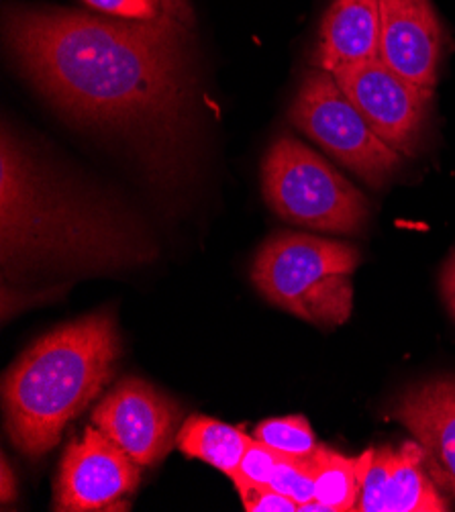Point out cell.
I'll return each instance as SVG.
<instances>
[{"label":"cell","mask_w":455,"mask_h":512,"mask_svg":"<svg viewBox=\"0 0 455 512\" xmlns=\"http://www.w3.org/2000/svg\"><path fill=\"white\" fill-rule=\"evenodd\" d=\"M441 292H443V300L447 304V309L451 313V317L455 319V253L449 258V262L443 268L441 274Z\"/></svg>","instance_id":"44dd1931"},{"label":"cell","mask_w":455,"mask_h":512,"mask_svg":"<svg viewBox=\"0 0 455 512\" xmlns=\"http://www.w3.org/2000/svg\"><path fill=\"white\" fill-rule=\"evenodd\" d=\"M364 455L362 492L353 512H445L427 468L421 443L404 441L398 447L368 449Z\"/></svg>","instance_id":"8fae6325"},{"label":"cell","mask_w":455,"mask_h":512,"mask_svg":"<svg viewBox=\"0 0 455 512\" xmlns=\"http://www.w3.org/2000/svg\"><path fill=\"white\" fill-rule=\"evenodd\" d=\"M447 35L431 0H380V60L411 84L435 90Z\"/></svg>","instance_id":"30bf717a"},{"label":"cell","mask_w":455,"mask_h":512,"mask_svg":"<svg viewBox=\"0 0 455 512\" xmlns=\"http://www.w3.org/2000/svg\"><path fill=\"white\" fill-rule=\"evenodd\" d=\"M235 488L247 512H298V504L272 486L235 484Z\"/></svg>","instance_id":"ffe728a7"},{"label":"cell","mask_w":455,"mask_h":512,"mask_svg":"<svg viewBox=\"0 0 455 512\" xmlns=\"http://www.w3.org/2000/svg\"><path fill=\"white\" fill-rule=\"evenodd\" d=\"M254 439L262 441L276 453L290 457H309L321 447L309 421L300 415L260 423L254 429Z\"/></svg>","instance_id":"e0dca14e"},{"label":"cell","mask_w":455,"mask_h":512,"mask_svg":"<svg viewBox=\"0 0 455 512\" xmlns=\"http://www.w3.org/2000/svg\"><path fill=\"white\" fill-rule=\"evenodd\" d=\"M268 207L286 223L315 231L360 235L370 202L335 166L294 137L272 143L262 166Z\"/></svg>","instance_id":"5b68a950"},{"label":"cell","mask_w":455,"mask_h":512,"mask_svg":"<svg viewBox=\"0 0 455 512\" xmlns=\"http://www.w3.org/2000/svg\"><path fill=\"white\" fill-rule=\"evenodd\" d=\"M315 453L309 457L280 455L270 486L280 494L292 498L298 506L315 500Z\"/></svg>","instance_id":"ac0fdd59"},{"label":"cell","mask_w":455,"mask_h":512,"mask_svg":"<svg viewBox=\"0 0 455 512\" xmlns=\"http://www.w3.org/2000/svg\"><path fill=\"white\" fill-rule=\"evenodd\" d=\"M290 123L374 188L390 182L402 168L400 153L376 135L327 70L317 68L302 80L290 109Z\"/></svg>","instance_id":"8992f818"},{"label":"cell","mask_w":455,"mask_h":512,"mask_svg":"<svg viewBox=\"0 0 455 512\" xmlns=\"http://www.w3.org/2000/svg\"><path fill=\"white\" fill-rule=\"evenodd\" d=\"M141 482V466L98 427H86L60 464L54 510H123V498Z\"/></svg>","instance_id":"9c48e42d"},{"label":"cell","mask_w":455,"mask_h":512,"mask_svg":"<svg viewBox=\"0 0 455 512\" xmlns=\"http://www.w3.org/2000/svg\"><path fill=\"white\" fill-rule=\"evenodd\" d=\"M188 27L60 7H9L21 72L68 117L143 143L180 141L190 107Z\"/></svg>","instance_id":"6da1fadb"},{"label":"cell","mask_w":455,"mask_h":512,"mask_svg":"<svg viewBox=\"0 0 455 512\" xmlns=\"http://www.w3.org/2000/svg\"><path fill=\"white\" fill-rule=\"evenodd\" d=\"M333 76L384 143L400 156H415L429 127L433 90L404 80L380 58L337 70Z\"/></svg>","instance_id":"52a82bcc"},{"label":"cell","mask_w":455,"mask_h":512,"mask_svg":"<svg viewBox=\"0 0 455 512\" xmlns=\"http://www.w3.org/2000/svg\"><path fill=\"white\" fill-rule=\"evenodd\" d=\"M3 268L35 264L119 268L145 262V235L105 198L60 178L31 147L3 127L0 151Z\"/></svg>","instance_id":"7a4b0ae2"},{"label":"cell","mask_w":455,"mask_h":512,"mask_svg":"<svg viewBox=\"0 0 455 512\" xmlns=\"http://www.w3.org/2000/svg\"><path fill=\"white\" fill-rule=\"evenodd\" d=\"M251 443V437L227 423L192 415L178 431L176 447L200 462H207L229 478L237 472L241 459Z\"/></svg>","instance_id":"5bb4252c"},{"label":"cell","mask_w":455,"mask_h":512,"mask_svg":"<svg viewBox=\"0 0 455 512\" xmlns=\"http://www.w3.org/2000/svg\"><path fill=\"white\" fill-rule=\"evenodd\" d=\"M380 56V0H333L327 9L315 66L337 72Z\"/></svg>","instance_id":"4fadbf2b"},{"label":"cell","mask_w":455,"mask_h":512,"mask_svg":"<svg viewBox=\"0 0 455 512\" xmlns=\"http://www.w3.org/2000/svg\"><path fill=\"white\" fill-rule=\"evenodd\" d=\"M123 353L107 311L58 327L35 341L3 380L5 423L13 445L39 457L111 382Z\"/></svg>","instance_id":"3957f363"},{"label":"cell","mask_w":455,"mask_h":512,"mask_svg":"<svg viewBox=\"0 0 455 512\" xmlns=\"http://www.w3.org/2000/svg\"><path fill=\"white\" fill-rule=\"evenodd\" d=\"M392 411L421 443L433 480L455 498V380L404 390Z\"/></svg>","instance_id":"7c38bea8"},{"label":"cell","mask_w":455,"mask_h":512,"mask_svg":"<svg viewBox=\"0 0 455 512\" xmlns=\"http://www.w3.org/2000/svg\"><path fill=\"white\" fill-rule=\"evenodd\" d=\"M315 457V498L331 506L333 512L356 510L364 480V455L347 457L321 445Z\"/></svg>","instance_id":"9a60e30c"},{"label":"cell","mask_w":455,"mask_h":512,"mask_svg":"<svg viewBox=\"0 0 455 512\" xmlns=\"http://www.w3.org/2000/svg\"><path fill=\"white\" fill-rule=\"evenodd\" d=\"M360 262V251L349 243L307 233H282L262 245L251 280L280 309L331 329L351 315V274Z\"/></svg>","instance_id":"277c9868"},{"label":"cell","mask_w":455,"mask_h":512,"mask_svg":"<svg viewBox=\"0 0 455 512\" xmlns=\"http://www.w3.org/2000/svg\"><path fill=\"white\" fill-rule=\"evenodd\" d=\"M0 468H3V482H0V500H3V504H9L17 496V484H15V476H13L5 457H3V464H0Z\"/></svg>","instance_id":"7402d4cb"},{"label":"cell","mask_w":455,"mask_h":512,"mask_svg":"<svg viewBox=\"0 0 455 512\" xmlns=\"http://www.w3.org/2000/svg\"><path fill=\"white\" fill-rule=\"evenodd\" d=\"M180 404L139 378L119 382L92 411V425L141 468L158 466L180 431Z\"/></svg>","instance_id":"ba28073f"},{"label":"cell","mask_w":455,"mask_h":512,"mask_svg":"<svg viewBox=\"0 0 455 512\" xmlns=\"http://www.w3.org/2000/svg\"><path fill=\"white\" fill-rule=\"evenodd\" d=\"M280 453L270 449L258 439H251L237 472L231 476L233 484H251V486H270L274 470L278 466Z\"/></svg>","instance_id":"d6986e66"},{"label":"cell","mask_w":455,"mask_h":512,"mask_svg":"<svg viewBox=\"0 0 455 512\" xmlns=\"http://www.w3.org/2000/svg\"><path fill=\"white\" fill-rule=\"evenodd\" d=\"M84 3L92 11L115 19L170 23L188 29L194 23L188 0H84Z\"/></svg>","instance_id":"2e32d148"}]
</instances>
